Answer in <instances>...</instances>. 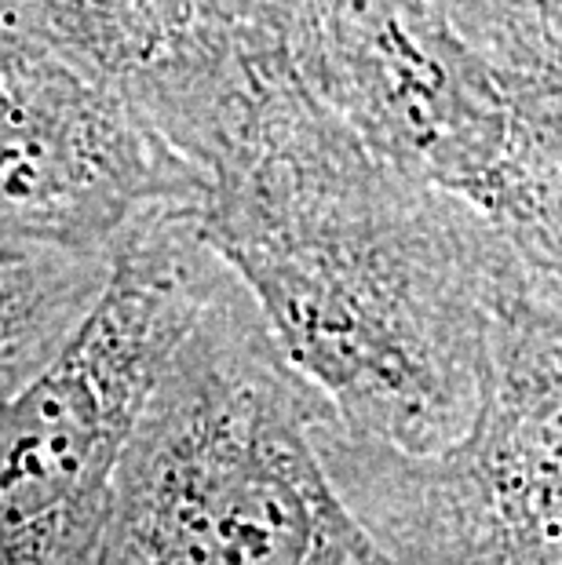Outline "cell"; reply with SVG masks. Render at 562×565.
I'll use <instances>...</instances> for the list:
<instances>
[{
	"instance_id": "cell-4",
	"label": "cell",
	"mask_w": 562,
	"mask_h": 565,
	"mask_svg": "<svg viewBox=\"0 0 562 565\" xmlns=\"http://www.w3.org/2000/svg\"><path fill=\"white\" fill-rule=\"evenodd\" d=\"M318 445L343 500L399 565H562V299L522 278L494 299L483 394L442 452L358 438Z\"/></svg>"
},
{
	"instance_id": "cell-1",
	"label": "cell",
	"mask_w": 562,
	"mask_h": 565,
	"mask_svg": "<svg viewBox=\"0 0 562 565\" xmlns=\"http://www.w3.org/2000/svg\"><path fill=\"white\" fill-rule=\"evenodd\" d=\"M201 231L343 430L405 452L468 435L494 299L526 274L522 252L380 153L278 47L212 161Z\"/></svg>"
},
{
	"instance_id": "cell-5",
	"label": "cell",
	"mask_w": 562,
	"mask_h": 565,
	"mask_svg": "<svg viewBox=\"0 0 562 565\" xmlns=\"http://www.w3.org/2000/svg\"><path fill=\"white\" fill-rule=\"evenodd\" d=\"M380 153L468 198L519 245L530 125L519 88L438 0H234Z\"/></svg>"
},
{
	"instance_id": "cell-8",
	"label": "cell",
	"mask_w": 562,
	"mask_h": 565,
	"mask_svg": "<svg viewBox=\"0 0 562 565\" xmlns=\"http://www.w3.org/2000/svg\"><path fill=\"white\" fill-rule=\"evenodd\" d=\"M457 26L516 81L519 95L562 81V0H438Z\"/></svg>"
},
{
	"instance_id": "cell-6",
	"label": "cell",
	"mask_w": 562,
	"mask_h": 565,
	"mask_svg": "<svg viewBox=\"0 0 562 565\" xmlns=\"http://www.w3.org/2000/svg\"><path fill=\"white\" fill-rule=\"evenodd\" d=\"M0 55V242L114 259L147 215L205 212L212 175L121 84L15 30Z\"/></svg>"
},
{
	"instance_id": "cell-7",
	"label": "cell",
	"mask_w": 562,
	"mask_h": 565,
	"mask_svg": "<svg viewBox=\"0 0 562 565\" xmlns=\"http://www.w3.org/2000/svg\"><path fill=\"white\" fill-rule=\"evenodd\" d=\"M0 30L121 84L209 175L274 47L234 0H0Z\"/></svg>"
},
{
	"instance_id": "cell-2",
	"label": "cell",
	"mask_w": 562,
	"mask_h": 565,
	"mask_svg": "<svg viewBox=\"0 0 562 565\" xmlns=\"http://www.w3.org/2000/svg\"><path fill=\"white\" fill-rule=\"evenodd\" d=\"M329 419L231 270L128 441L88 565H399L329 471Z\"/></svg>"
},
{
	"instance_id": "cell-3",
	"label": "cell",
	"mask_w": 562,
	"mask_h": 565,
	"mask_svg": "<svg viewBox=\"0 0 562 565\" xmlns=\"http://www.w3.org/2000/svg\"><path fill=\"white\" fill-rule=\"evenodd\" d=\"M226 278L231 267L209 245L201 212H158L125 234L92 315L4 398V565L92 562L128 441Z\"/></svg>"
}]
</instances>
